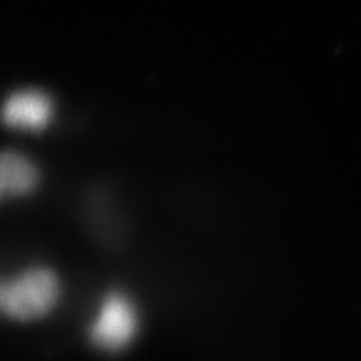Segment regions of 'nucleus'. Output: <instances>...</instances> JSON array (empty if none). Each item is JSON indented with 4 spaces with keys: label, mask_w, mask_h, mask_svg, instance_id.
I'll return each mask as SVG.
<instances>
[{
    "label": "nucleus",
    "mask_w": 361,
    "mask_h": 361,
    "mask_svg": "<svg viewBox=\"0 0 361 361\" xmlns=\"http://www.w3.org/2000/svg\"><path fill=\"white\" fill-rule=\"evenodd\" d=\"M139 314L127 293L115 290L104 298L95 321L89 326V338L98 349L118 353L127 348L137 333Z\"/></svg>",
    "instance_id": "obj_2"
},
{
    "label": "nucleus",
    "mask_w": 361,
    "mask_h": 361,
    "mask_svg": "<svg viewBox=\"0 0 361 361\" xmlns=\"http://www.w3.org/2000/svg\"><path fill=\"white\" fill-rule=\"evenodd\" d=\"M50 98L37 90H23L11 95L4 106L6 126L23 130H42L51 119Z\"/></svg>",
    "instance_id": "obj_3"
},
{
    "label": "nucleus",
    "mask_w": 361,
    "mask_h": 361,
    "mask_svg": "<svg viewBox=\"0 0 361 361\" xmlns=\"http://www.w3.org/2000/svg\"><path fill=\"white\" fill-rule=\"evenodd\" d=\"M38 169L18 152H4L0 160V191L2 196H21L35 188Z\"/></svg>",
    "instance_id": "obj_4"
},
{
    "label": "nucleus",
    "mask_w": 361,
    "mask_h": 361,
    "mask_svg": "<svg viewBox=\"0 0 361 361\" xmlns=\"http://www.w3.org/2000/svg\"><path fill=\"white\" fill-rule=\"evenodd\" d=\"M61 295L59 279L51 269L32 268L11 280L0 289V306L16 321H33L53 310Z\"/></svg>",
    "instance_id": "obj_1"
}]
</instances>
